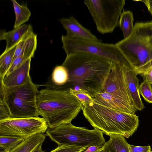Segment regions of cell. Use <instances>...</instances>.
<instances>
[{
    "label": "cell",
    "mask_w": 152,
    "mask_h": 152,
    "mask_svg": "<svg viewBox=\"0 0 152 152\" xmlns=\"http://www.w3.org/2000/svg\"><path fill=\"white\" fill-rule=\"evenodd\" d=\"M113 62L93 54L76 52L66 56L62 66L68 74L67 82L54 88L68 90L80 88L93 98L102 91L111 71Z\"/></svg>",
    "instance_id": "obj_1"
},
{
    "label": "cell",
    "mask_w": 152,
    "mask_h": 152,
    "mask_svg": "<svg viewBox=\"0 0 152 152\" xmlns=\"http://www.w3.org/2000/svg\"><path fill=\"white\" fill-rule=\"evenodd\" d=\"M37 104L40 115L50 128L71 123L83 108L82 103L68 90L49 87L39 91Z\"/></svg>",
    "instance_id": "obj_2"
},
{
    "label": "cell",
    "mask_w": 152,
    "mask_h": 152,
    "mask_svg": "<svg viewBox=\"0 0 152 152\" xmlns=\"http://www.w3.org/2000/svg\"><path fill=\"white\" fill-rule=\"evenodd\" d=\"M82 110L85 118L94 128L109 136L116 134L127 138L138 127L139 118L135 114L114 110L93 101L83 105Z\"/></svg>",
    "instance_id": "obj_3"
},
{
    "label": "cell",
    "mask_w": 152,
    "mask_h": 152,
    "mask_svg": "<svg viewBox=\"0 0 152 152\" xmlns=\"http://www.w3.org/2000/svg\"><path fill=\"white\" fill-rule=\"evenodd\" d=\"M115 45L134 69L152 59V21L136 22L127 38Z\"/></svg>",
    "instance_id": "obj_4"
},
{
    "label": "cell",
    "mask_w": 152,
    "mask_h": 152,
    "mask_svg": "<svg viewBox=\"0 0 152 152\" xmlns=\"http://www.w3.org/2000/svg\"><path fill=\"white\" fill-rule=\"evenodd\" d=\"M39 91L30 77L21 85L7 87L1 85L0 98L7 106L11 117H38L40 115L37 104Z\"/></svg>",
    "instance_id": "obj_5"
},
{
    "label": "cell",
    "mask_w": 152,
    "mask_h": 152,
    "mask_svg": "<svg viewBox=\"0 0 152 152\" xmlns=\"http://www.w3.org/2000/svg\"><path fill=\"white\" fill-rule=\"evenodd\" d=\"M46 133L47 136L58 146L72 145L87 148L93 145H104L106 142L103 133L99 130L77 127L71 123L53 128H48Z\"/></svg>",
    "instance_id": "obj_6"
},
{
    "label": "cell",
    "mask_w": 152,
    "mask_h": 152,
    "mask_svg": "<svg viewBox=\"0 0 152 152\" xmlns=\"http://www.w3.org/2000/svg\"><path fill=\"white\" fill-rule=\"evenodd\" d=\"M98 31L113 32L119 25V18L125 4L124 0H85Z\"/></svg>",
    "instance_id": "obj_7"
},
{
    "label": "cell",
    "mask_w": 152,
    "mask_h": 152,
    "mask_svg": "<svg viewBox=\"0 0 152 152\" xmlns=\"http://www.w3.org/2000/svg\"><path fill=\"white\" fill-rule=\"evenodd\" d=\"M62 48L66 55L76 52H84L97 56L113 62L126 64L128 62L115 44L77 39L62 35Z\"/></svg>",
    "instance_id": "obj_8"
},
{
    "label": "cell",
    "mask_w": 152,
    "mask_h": 152,
    "mask_svg": "<svg viewBox=\"0 0 152 152\" xmlns=\"http://www.w3.org/2000/svg\"><path fill=\"white\" fill-rule=\"evenodd\" d=\"M48 128L45 119L38 116L11 117L0 120V135L13 136L25 139L37 134H44Z\"/></svg>",
    "instance_id": "obj_9"
},
{
    "label": "cell",
    "mask_w": 152,
    "mask_h": 152,
    "mask_svg": "<svg viewBox=\"0 0 152 152\" xmlns=\"http://www.w3.org/2000/svg\"><path fill=\"white\" fill-rule=\"evenodd\" d=\"M124 64H126L113 62L111 69L101 92L112 94L134 106L125 80Z\"/></svg>",
    "instance_id": "obj_10"
},
{
    "label": "cell",
    "mask_w": 152,
    "mask_h": 152,
    "mask_svg": "<svg viewBox=\"0 0 152 152\" xmlns=\"http://www.w3.org/2000/svg\"><path fill=\"white\" fill-rule=\"evenodd\" d=\"M123 70L127 88L134 106L137 110L141 111L145 108L139 91V80L137 73L129 63L123 64Z\"/></svg>",
    "instance_id": "obj_11"
},
{
    "label": "cell",
    "mask_w": 152,
    "mask_h": 152,
    "mask_svg": "<svg viewBox=\"0 0 152 152\" xmlns=\"http://www.w3.org/2000/svg\"><path fill=\"white\" fill-rule=\"evenodd\" d=\"M60 21L66 32V36L73 38L102 42L91 31L82 26L74 17L63 18Z\"/></svg>",
    "instance_id": "obj_12"
},
{
    "label": "cell",
    "mask_w": 152,
    "mask_h": 152,
    "mask_svg": "<svg viewBox=\"0 0 152 152\" xmlns=\"http://www.w3.org/2000/svg\"><path fill=\"white\" fill-rule=\"evenodd\" d=\"M93 98V101L96 103L121 112L134 114L137 110L134 106L105 92L99 93Z\"/></svg>",
    "instance_id": "obj_13"
},
{
    "label": "cell",
    "mask_w": 152,
    "mask_h": 152,
    "mask_svg": "<svg viewBox=\"0 0 152 152\" xmlns=\"http://www.w3.org/2000/svg\"><path fill=\"white\" fill-rule=\"evenodd\" d=\"M31 58H30L19 67L0 80L1 85L7 87L22 85L26 83L30 77L29 71Z\"/></svg>",
    "instance_id": "obj_14"
},
{
    "label": "cell",
    "mask_w": 152,
    "mask_h": 152,
    "mask_svg": "<svg viewBox=\"0 0 152 152\" xmlns=\"http://www.w3.org/2000/svg\"><path fill=\"white\" fill-rule=\"evenodd\" d=\"M32 31L31 26L26 24H23L8 31L1 30L0 40H5L6 42L4 50H8L16 46L22 39Z\"/></svg>",
    "instance_id": "obj_15"
},
{
    "label": "cell",
    "mask_w": 152,
    "mask_h": 152,
    "mask_svg": "<svg viewBox=\"0 0 152 152\" xmlns=\"http://www.w3.org/2000/svg\"><path fill=\"white\" fill-rule=\"evenodd\" d=\"M46 134H37L25 139L24 141L10 152H31L38 145L43 143Z\"/></svg>",
    "instance_id": "obj_16"
},
{
    "label": "cell",
    "mask_w": 152,
    "mask_h": 152,
    "mask_svg": "<svg viewBox=\"0 0 152 152\" xmlns=\"http://www.w3.org/2000/svg\"><path fill=\"white\" fill-rule=\"evenodd\" d=\"M105 142L104 148L108 152H129V144L122 135L112 134Z\"/></svg>",
    "instance_id": "obj_17"
},
{
    "label": "cell",
    "mask_w": 152,
    "mask_h": 152,
    "mask_svg": "<svg viewBox=\"0 0 152 152\" xmlns=\"http://www.w3.org/2000/svg\"><path fill=\"white\" fill-rule=\"evenodd\" d=\"M134 18L132 12L123 11L119 19V25L122 31L124 39L129 37L133 31Z\"/></svg>",
    "instance_id": "obj_18"
},
{
    "label": "cell",
    "mask_w": 152,
    "mask_h": 152,
    "mask_svg": "<svg viewBox=\"0 0 152 152\" xmlns=\"http://www.w3.org/2000/svg\"><path fill=\"white\" fill-rule=\"evenodd\" d=\"M15 15L14 28L18 27L29 19L31 12L26 4L20 5L15 0H11Z\"/></svg>",
    "instance_id": "obj_19"
},
{
    "label": "cell",
    "mask_w": 152,
    "mask_h": 152,
    "mask_svg": "<svg viewBox=\"0 0 152 152\" xmlns=\"http://www.w3.org/2000/svg\"><path fill=\"white\" fill-rule=\"evenodd\" d=\"M68 79V74L65 68L62 65L57 66L53 71L51 79L45 85L61 86L65 84Z\"/></svg>",
    "instance_id": "obj_20"
},
{
    "label": "cell",
    "mask_w": 152,
    "mask_h": 152,
    "mask_svg": "<svg viewBox=\"0 0 152 152\" xmlns=\"http://www.w3.org/2000/svg\"><path fill=\"white\" fill-rule=\"evenodd\" d=\"M16 46L5 51L0 56V77L2 79L10 69L13 62Z\"/></svg>",
    "instance_id": "obj_21"
},
{
    "label": "cell",
    "mask_w": 152,
    "mask_h": 152,
    "mask_svg": "<svg viewBox=\"0 0 152 152\" xmlns=\"http://www.w3.org/2000/svg\"><path fill=\"white\" fill-rule=\"evenodd\" d=\"M23 138L13 136L0 135V151H10L20 144L25 140Z\"/></svg>",
    "instance_id": "obj_22"
},
{
    "label": "cell",
    "mask_w": 152,
    "mask_h": 152,
    "mask_svg": "<svg viewBox=\"0 0 152 152\" xmlns=\"http://www.w3.org/2000/svg\"><path fill=\"white\" fill-rule=\"evenodd\" d=\"M151 85L146 79L144 78L143 81L139 86V91L146 101L152 103Z\"/></svg>",
    "instance_id": "obj_23"
},
{
    "label": "cell",
    "mask_w": 152,
    "mask_h": 152,
    "mask_svg": "<svg viewBox=\"0 0 152 152\" xmlns=\"http://www.w3.org/2000/svg\"><path fill=\"white\" fill-rule=\"evenodd\" d=\"M69 92L83 105L93 100V98L86 91L80 88L77 89L70 88Z\"/></svg>",
    "instance_id": "obj_24"
},
{
    "label": "cell",
    "mask_w": 152,
    "mask_h": 152,
    "mask_svg": "<svg viewBox=\"0 0 152 152\" xmlns=\"http://www.w3.org/2000/svg\"><path fill=\"white\" fill-rule=\"evenodd\" d=\"M87 148L72 145H64L58 146L57 147L50 152H80Z\"/></svg>",
    "instance_id": "obj_25"
},
{
    "label": "cell",
    "mask_w": 152,
    "mask_h": 152,
    "mask_svg": "<svg viewBox=\"0 0 152 152\" xmlns=\"http://www.w3.org/2000/svg\"><path fill=\"white\" fill-rule=\"evenodd\" d=\"M32 57H33L31 56L25 54H22L18 57L13 60L10 69L5 75L9 74L27 60Z\"/></svg>",
    "instance_id": "obj_26"
},
{
    "label": "cell",
    "mask_w": 152,
    "mask_h": 152,
    "mask_svg": "<svg viewBox=\"0 0 152 152\" xmlns=\"http://www.w3.org/2000/svg\"><path fill=\"white\" fill-rule=\"evenodd\" d=\"M11 117L10 111L7 106L0 98V120Z\"/></svg>",
    "instance_id": "obj_27"
},
{
    "label": "cell",
    "mask_w": 152,
    "mask_h": 152,
    "mask_svg": "<svg viewBox=\"0 0 152 152\" xmlns=\"http://www.w3.org/2000/svg\"><path fill=\"white\" fill-rule=\"evenodd\" d=\"M129 152H152L150 145L137 146L129 144Z\"/></svg>",
    "instance_id": "obj_28"
},
{
    "label": "cell",
    "mask_w": 152,
    "mask_h": 152,
    "mask_svg": "<svg viewBox=\"0 0 152 152\" xmlns=\"http://www.w3.org/2000/svg\"><path fill=\"white\" fill-rule=\"evenodd\" d=\"M151 68H152V59L140 67L134 69L136 72L137 75H141Z\"/></svg>",
    "instance_id": "obj_29"
},
{
    "label": "cell",
    "mask_w": 152,
    "mask_h": 152,
    "mask_svg": "<svg viewBox=\"0 0 152 152\" xmlns=\"http://www.w3.org/2000/svg\"><path fill=\"white\" fill-rule=\"evenodd\" d=\"M104 145H96L90 146L86 150L80 152H100Z\"/></svg>",
    "instance_id": "obj_30"
},
{
    "label": "cell",
    "mask_w": 152,
    "mask_h": 152,
    "mask_svg": "<svg viewBox=\"0 0 152 152\" xmlns=\"http://www.w3.org/2000/svg\"><path fill=\"white\" fill-rule=\"evenodd\" d=\"M141 75L152 84V68Z\"/></svg>",
    "instance_id": "obj_31"
},
{
    "label": "cell",
    "mask_w": 152,
    "mask_h": 152,
    "mask_svg": "<svg viewBox=\"0 0 152 152\" xmlns=\"http://www.w3.org/2000/svg\"><path fill=\"white\" fill-rule=\"evenodd\" d=\"M141 1L145 4L147 7L148 10H152V0H145Z\"/></svg>",
    "instance_id": "obj_32"
},
{
    "label": "cell",
    "mask_w": 152,
    "mask_h": 152,
    "mask_svg": "<svg viewBox=\"0 0 152 152\" xmlns=\"http://www.w3.org/2000/svg\"><path fill=\"white\" fill-rule=\"evenodd\" d=\"M42 144L41 143L38 145L31 152H44L42 148Z\"/></svg>",
    "instance_id": "obj_33"
},
{
    "label": "cell",
    "mask_w": 152,
    "mask_h": 152,
    "mask_svg": "<svg viewBox=\"0 0 152 152\" xmlns=\"http://www.w3.org/2000/svg\"><path fill=\"white\" fill-rule=\"evenodd\" d=\"M100 152H108L106 149H104V147Z\"/></svg>",
    "instance_id": "obj_34"
},
{
    "label": "cell",
    "mask_w": 152,
    "mask_h": 152,
    "mask_svg": "<svg viewBox=\"0 0 152 152\" xmlns=\"http://www.w3.org/2000/svg\"><path fill=\"white\" fill-rule=\"evenodd\" d=\"M0 152H10V151H1Z\"/></svg>",
    "instance_id": "obj_35"
},
{
    "label": "cell",
    "mask_w": 152,
    "mask_h": 152,
    "mask_svg": "<svg viewBox=\"0 0 152 152\" xmlns=\"http://www.w3.org/2000/svg\"><path fill=\"white\" fill-rule=\"evenodd\" d=\"M149 12H150V13H151V14L152 15V10H148Z\"/></svg>",
    "instance_id": "obj_36"
},
{
    "label": "cell",
    "mask_w": 152,
    "mask_h": 152,
    "mask_svg": "<svg viewBox=\"0 0 152 152\" xmlns=\"http://www.w3.org/2000/svg\"></svg>",
    "instance_id": "obj_37"
}]
</instances>
